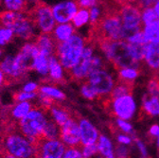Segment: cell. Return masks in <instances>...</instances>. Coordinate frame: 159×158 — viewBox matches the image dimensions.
I'll use <instances>...</instances> for the list:
<instances>
[{
	"label": "cell",
	"instance_id": "obj_17",
	"mask_svg": "<svg viewBox=\"0 0 159 158\" xmlns=\"http://www.w3.org/2000/svg\"><path fill=\"white\" fill-rule=\"evenodd\" d=\"M68 75L67 70L60 63L56 55H52L49 57V67L47 81L59 84L66 81V76Z\"/></svg>",
	"mask_w": 159,
	"mask_h": 158
},
{
	"label": "cell",
	"instance_id": "obj_28",
	"mask_svg": "<svg viewBox=\"0 0 159 158\" xmlns=\"http://www.w3.org/2000/svg\"><path fill=\"white\" fill-rule=\"evenodd\" d=\"M72 25L76 29H82L88 23H90V12L89 9L85 8H79L78 11L75 13L72 21Z\"/></svg>",
	"mask_w": 159,
	"mask_h": 158
},
{
	"label": "cell",
	"instance_id": "obj_49",
	"mask_svg": "<svg viewBox=\"0 0 159 158\" xmlns=\"http://www.w3.org/2000/svg\"><path fill=\"white\" fill-rule=\"evenodd\" d=\"M159 133V125L158 124H153L150 127L149 132H148V137L152 139V142L153 139H156V137Z\"/></svg>",
	"mask_w": 159,
	"mask_h": 158
},
{
	"label": "cell",
	"instance_id": "obj_51",
	"mask_svg": "<svg viewBox=\"0 0 159 158\" xmlns=\"http://www.w3.org/2000/svg\"><path fill=\"white\" fill-rule=\"evenodd\" d=\"M153 9H154V11H155V12H156V14H157V16H158V18H159V0L154 3Z\"/></svg>",
	"mask_w": 159,
	"mask_h": 158
},
{
	"label": "cell",
	"instance_id": "obj_25",
	"mask_svg": "<svg viewBox=\"0 0 159 158\" xmlns=\"http://www.w3.org/2000/svg\"><path fill=\"white\" fill-rule=\"evenodd\" d=\"M141 115L158 116L159 115V98L149 94H144L142 97V106H141Z\"/></svg>",
	"mask_w": 159,
	"mask_h": 158
},
{
	"label": "cell",
	"instance_id": "obj_32",
	"mask_svg": "<svg viewBox=\"0 0 159 158\" xmlns=\"http://www.w3.org/2000/svg\"><path fill=\"white\" fill-rule=\"evenodd\" d=\"M80 93H81V95L85 100H88V101H94V100H97V98H99L98 94L97 93L95 88L87 81H84L81 83Z\"/></svg>",
	"mask_w": 159,
	"mask_h": 158
},
{
	"label": "cell",
	"instance_id": "obj_30",
	"mask_svg": "<svg viewBox=\"0 0 159 158\" xmlns=\"http://www.w3.org/2000/svg\"><path fill=\"white\" fill-rule=\"evenodd\" d=\"M141 70L134 67H123L117 70L118 79L117 80H122L126 82H134L138 76L140 75Z\"/></svg>",
	"mask_w": 159,
	"mask_h": 158
},
{
	"label": "cell",
	"instance_id": "obj_16",
	"mask_svg": "<svg viewBox=\"0 0 159 158\" xmlns=\"http://www.w3.org/2000/svg\"><path fill=\"white\" fill-rule=\"evenodd\" d=\"M78 122L80 127V134H81V146L97 143L99 137V133L94 124L84 117H81Z\"/></svg>",
	"mask_w": 159,
	"mask_h": 158
},
{
	"label": "cell",
	"instance_id": "obj_18",
	"mask_svg": "<svg viewBox=\"0 0 159 158\" xmlns=\"http://www.w3.org/2000/svg\"><path fill=\"white\" fill-rule=\"evenodd\" d=\"M39 0H1L0 7L5 11L30 12L37 5Z\"/></svg>",
	"mask_w": 159,
	"mask_h": 158
},
{
	"label": "cell",
	"instance_id": "obj_9",
	"mask_svg": "<svg viewBox=\"0 0 159 158\" xmlns=\"http://www.w3.org/2000/svg\"><path fill=\"white\" fill-rule=\"evenodd\" d=\"M66 100V93L56 84L46 81L40 84L37 92L36 102L38 105L48 109L54 103H61Z\"/></svg>",
	"mask_w": 159,
	"mask_h": 158
},
{
	"label": "cell",
	"instance_id": "obj_3",
	"mask_svg": "<svg viewBox=\"0 0 159 158\" xmlns=\"http://www.w3.org/2000/svg\"><path fill=\"white\" fill-rule=\"evenodd\" d=\"M1 151L9 158L37 157V144L18 129L8 132L1 141Z\"/></svg>",
	"mask_w": 159,
	"mask_h": 158
},
{
	"label": "cell",
	"instance_id": "obj_46",
	"mask_svg": "<svg viewBox=\"0 0 159 158\" xmlns=\"http://www.w3.org/2000/svg\"><path fill=\"white\" fill-rule=\"evenodd\" d=\"M104 67V62L102 60V58L98 55H95L92 58L91 62V71L96 70V69H101Z\"/></svg>",
	"mask_w": 159,
	"mask_h": 158
},
{
	"label": "cell",
	"instance_id": "obj_37",
	"mask_svg": "<svg viewBox=\"0 0 159 158\" xmlns=\"http://www.w3.org/2000/svg\"><path fill=\"white\" fill-rule=\"evenodd\" d=\"M148 94L159 98V73L154 74L147 84Z\"/></svg>",
	"mask_w": 159,
	"mask_h": 158
},
{
	"label": "cell",
	"instance_id": "obj_8",
	"mask_svg": "<svg viewBox=\"0 0 159 158\" xmlns=\"http://www.w3.org/2000/svg\"><path fill=\"white\" fill-rule=\"evenodd\" d=\"M120 14L122 29H123V40H127L134 33L142 30V18L141 10L134 4H124L120 7Z\"/></svg>",
	"mask_w": 159,
	"mask_h": 158
},
{
	"label": "cell",
	"instance_id": "obj_42",
	"mask_svg": "<svg viewBox=\"0 0 159 158\" xmlns=\"http://www.w3.org/2000/svg\"><path fill=\"white\" fill-rule=\"evenodd\" d=\"M129 155H130V149H129L128 145L118 143L115 147V156L116 157L124 158V157H128Z\"/></svg>",
	"mask_w": 159,
	"mask_h": 158
},
{
	"label": "cell",
	"instance_id": "obj_19",
	"mask_svg": "<svg viewBox=\"0 0 159 158\" xmlns=\"http://www.w3.org/2000/svg\"><path fill=\"white\" fill-rule=\"evenodd\" d=\"M144 61L146 65L152 70L154 74L159 73V42L146 44Z\"/></svg>",
	"mask_w": 159,
	"mask_h": 158
},
{
	"label": "cell",
	"instance_id": "obj_12",
	"mask_svg": "<svg viewBox=\"0 0 159 158\" xmlns=\"http://www.w3.org/2000/svg\"><path fill=\"white\" fill-rule=\"evenodd\" d=\"M93 56H94V46L91 45L90 41H87L80 60L70 70L67 71L68 76L72 80L79 83L86 81L89 73L91 72V62Z\"/></svg>",
	"mask_w": 159,
	"mask_h": 158
},
{
	"label": "cell",
	"instance_id": "obj_56",
	"mask_svg": "<svg viewBox=\"0 0 159 158\" xmlns=\"http://www.w3.org/2000/svg\"><path fill=\"white\" fill-rule=\"evenodd\" d=\"M0 3H1V0H0Z\"/></svg>",
	"mask_w": 159,
	"mask_h": 158
},
{
	"label": "cell",
	"instance_id": "obj_43",
	"mask_svg": "<svg viewBox=\"0 0 159 158\" xmlns=\"http://www.w3.org/2000/svg\"><path fill=\"white\" fill-rule=\"evenodd\" d=\"M115 133L116 135V139L117 141V143L120 144H124V145H128L130 146L133 142V137L130 136V134L128 133H117L116 131L115 133H113V134Z\"/></svg>",
	"mask_w": 159,
	"mask_h": 158
},
{
	"label": "cell",
	"instance_id": "obj_2",
	"mask_svg": "<svg viewBox=\"0 0 159 158\" xmlns=\"http://www.w3.org/2000/svg\"><path fill=\"white\" fill-rule=\"evenodd\" d=\"M98 44L106 59L116 70L123 67H134L141 70V63L134 60L132 56L127 41L102 39Z\"/></svg>",
	"mask_w": 159,
	"mask_h": 158
},
{
	"label": "cell",
	"instance_id": "obj_1",
	"mask_svg": "<svg viewBox=\"0 0 159 158\" xmlns=\"http://www.w3.org/2000/svg\"><path fill=\"white\" fill-rule=\"evenodd\" d=\"M0 25L11 29L16 40L20 42L35 40L39 34L30 14L26 11L2 10L0 11Z\"/></svg>",
	"mask_w": 159,
	"mask_h": 158
},
{
	"label": "cell",
	"instance_id": "obj_15",
	"mask_svg": "<svg viewBox=\"0 0 159 158\" xmlns=\"http://www.w3.org/2000/svg\"><path fill=\"white\" fill-rule=\"evenodd\" d=\"M79 8V4L75 0H64L51 6L56 23L71 22Z\"/></svg>",
	"mask_w": 159,
	"mask_h": 158
},
{
	"label": "cell",
	"instance_id": "obj_20",
	"mask_svg": "<svg viewBox=\"0 0 159 158\" xmlns=\"http://www.w3.org/2000/svg\"><path fill=\"white\" fill-rule=\"evenodd\" d=\"M34 41L37 44L40 53H42L48 57L55 55L57 43L55 42L51 34L39 33Z\"/></svg>",
	"mask_w": 159,
	"mask_h": 158
},
{
	"label": "cell",
	"instance_id": "obj_36",
	"mask_svg": "<svg viewBox=\"0 0 159 158\" xmlns=\"http://www.w3.org/2000/svg\"><path fill=\"white\" fill-rule=\"evenodd\" d=\"M141 18H142V24L148 25L152 22L158 20V16L153 9V7H149L146 9L141 10Z\"/></svg>",
	"mask_w": 159,
	"mask_h": 158
},
{
	"label": "cell",
	"instance_id": "obj_39",
	"mask_svg": "<svg viewBox=\"0 0 159 158\" xmlns=\"http://www.w3.org/2000/svg\"><path fill=\"white\" fill-rule=\"evenodd\" d=\"M115 124L116 125V127L118 128L119 131H121V132H123L125 133H128V134H131V135L134 134L133 126L131 125V123L128 122V120H121V118L116 117L115 120Z\"/></svg>",
	"mask_w": 159,
	"mask_h": 158
},
{
	"label": "cell",
	"instance_id": "obj_50",
	"mask_svg": "<svg viewBox=\"0 0 159 158\" xmlns=\"http://www.w3.org/2000/svg\"><path fill=\"white\" fill-rule=\"evenodd\" d=\"M8 79L6 77V75L4 74V72L2 71V69L0 68V90H1L8 83Z\"/></svg>",
	"mask_w": 159,
	"mask_h": 158
},
{
	"label": "cell",
	"instance_id": "obj_6",
	"mask_svg": "<svg viewBox=\"0 0 159 158\" xmlns=\"http://www.w3.org/2000/svg\"><path fill=\"white\" fill-rule=\"evenodd\" d=\"M31 64L18 50L7 52L0 61V68L6 75L9 82H20L31 72Z\"/></svg>",
	"mask_w": 159,
	"mask_h": 158
},
{
	"label": "cell",
	"instance_id": "obj_34",
	"mask_svg": "<svg viewBox=\"0 0 159 158\" xmlns=\"http://www.w3.org/2000/svg\"><path fill=\"white\" fill-rule=\"evenodd\" d=\"M89 12H90V25L91 26H95L98 23V21L101 20L102 14H103V8L102 3L98 4V2L94 5L93 7H91L89 9Z\"/></svg>",
	"mask_w": 159,
	"mask_h": 158
},
{
	"label": "cell",
	"instance_id": "obj_33",
	"mask_svg": "<svg viewBox=\"0 0 159 158\" xmlns=\"http://www.w3.org/2000/svg\"><path fill=\"white\" fill-rule=\"evenodd\" d=\"M128 45H129L131 54L134 57V60H136L139 63H141L142 61H144L146 44H132V43H128Z\"/></svg>",
	"mask_w": 159,
	"mask_h": 158
},
{
	"label": "cell",
	"instance_id": "obj_48",
	"mask_svg": "<svg viewBox=\"0 0 159 158\" xmlns=\"http://www.w3.org/2000/svg\"><path fill=\"white\" fill-rule=\"evenodd\" d=\"M80 8H85V9H90L94 5H96L98 0H77Z\"/></svg>",
	"mask_w": 159,
	"mask_h": 158
},
{
	"label": "cell",
	"instance_id": "obj_40",
	"mask_svg": "<svg viewBox=\"0 0 159 158\" xmlns=\"http://www.w3.org/2000/svg\"><path fill=\"white\" fill-rule=\"evenodd\" d=\"M82 152H83V157L84 158H90V157H94L98 155V149L97 143L82 146Z\"/></svg>",
	"mask_w": 159,
	"mask_h": 158
},
{
	"label": "cell",
	"instance_id": "obj_23",
	"mask_svg": "<svg viewBox=\"0 0 159 158\" xmlns=\"http://www.w3.org/2000/svg\"><path fill=\"white\" fill-rule=\"evenodd\" d=\"M75 33H76V29L74 28L71 22L57 23L51 32V35L55 40V42L58 44V43H62V42L68 40V39L71 38Z\"/></svg>",
	"mask_w": 159,
	"mask_h": 158
},
{
	"label": "cell",
	"instance_id": "obj_31",
	"mask_svg": "<svg viewBox=\"0 0 159 158\" xmlns=\"http://www.w3.org/2000/svg\"><path fill=\"white\" fill-rule=\"evenodd\" d=\"M44 138H49V139H54V138L60 137V125H58L55 121L52 120H48L44 131L43 135Z\"/></svg>",
	"mask_w": 159,
	"mask_h": 158
},
{
	"label": "cell",
	"instance_id": "obj_21",
	"mask_svg": "<svg viewBox=\"0 0 159 158\" xmlns=\"http://www.w3.org/2000/svg\"><path fill=\"white\" fill-rule=\"evenodd\" d=\"M48 67H49V57L39 53L31 63V72L35 73L37 77L41 80L47 81L48 74Z\"/></svg>",
	"mask_w": 159,
	"mask_h": 158
},
{
	"label": "cell",
	"instance_id": "obj_11",
	"mask_svg": "<svg viewBox=\"0 0 159 158\" xmlns=\"http://www.w3.org/2000/svg\"><path fill=\"white\" fill-rule=\"evenodd\" d=\"M86 81L95 88L99 98L108 97L116 84L113 76L104 68L91 71Z\"/></svg>",
	"mask_w": 159,
	"mask_h": 158
},
{
	"label": "cell",
	"instance_id": "obj_38",
	"mask_svg": "<svg viewBox=\"0 0 159 158\" xmlns=\"http://www.w3.org/2000/svg\"><path fill=\"white\" fill-rule=\"evenodd\" d=\"M40 84L38 81L33 80V79H29V80H26L25 82H23V84L20 86V89L23 91H27V92H30V93H37L40 87Z\"/></svg>",
	"mask_w": 159,
	"mask_h": 158
},
{
	"label": "cell",
	"instance_id": "obj_22",
	"mask_svg": "<svg viewBox=\"0 0 159 158\" xmlns=\"http://www.w3.org/2000/svg\"><path fill=\"white\" fill-rule=\"evenodd\" d=\"M33 106L34 102H15L10 108L9 116L13 122L17 123L30 113Z\"/></svg>",
	"mask_w": 159,
	"mask_h": 158
},
{
	"label": "cell",
	"instance_id": "obj_29",
	"mask_svg": "<svg viewBox=\"0 0 159 158\" xmlns=\"http://www.w3.org/2000/svg\"><path fill=\"white\" fill-rule=\"evenodd\" d=\"M16 40L13 30L6 26L0 25V47L4 49L10 47Z\"/></svg>",
	"mask_w": 159,
	"mask_h": 158
},
{
	"label": "cell",
	"instance_id": "obj_13",
	"mask_svg": "<svg viewBox=\"0 0 159 158\" xmlns=\"http://www.w3.org/2000/svg\"><path fill=\"white\" fill-rule=\"evenodd\" d=\"M37 157L41 158H62L64 157L66 146L60 138L42 137L37 143Z\"/></svg>",
	"mask_w": 159,
	"mask_h": 158
},
{
	"label": "cell",
	"instance_id": "obj_52",
	"mask_svg": "<svg viewBox=\"0 0 159 158\" xmlns=\"http://www.w3.org/2000/svg\"><path fill=\"white\" fill-rule=\"evenodd\" d=\"M4 54H5L4 48H3V47H0V61H1V60H2V58H3Z\"/></svg>",
	"mask_w": 159,
	"mask_h": 158
},
{
	"label": "cell",
	"instance_id": "obj_35",
	"mask_svg": "<svg viewBox=\"0 0 159 158\" xmlns=\"http://www.w3.org/2000/svg\"><path fill=\"white\" fill-rule=\"evenodd\" d=\"M13 98L15 102H36L37 100V93H30L27 91H23L19 89L14 93Z\"/></svg>",
	"mask_w": 159,
	"mask_h": 158
},
{
	"label": "cell",
	"instance_id": "obj_5",
	"mask_svg": "<svg viewBox=\"0 0 159 158\" xmlns=\"http://www.w3.org/2000/svg\"><path fill=\"white\" fill-rule=\"evenodd\" d=\"M86 43V39L82 34L76 32L68 40L57 44L55 55L67 71L78 63Z\"/></svg>",
	"mask_w": 159,
	"mask_h": 158
},
{
	"label": "cell",
	"instance_id": "obj_44",
	"mask_svg": "<svg viewBox=\"0 0 159 158\" xmlns=\"http://www.w3.org/2000/svg\"><path fill=\"white\" fill-rule=\"evenodd\" d=\"M126 41L128 43H132V44H147L145 41V38H144L143 30H139V31L134 33L129 38H127Z\"/></svg>",
	"mask_w": 159,
	"mask_h": 158
},
{
	"label": "cell",
	"instance_id": "obj_45",
	"mask_svg": "<svg viewBox=\"0 0 159 158\" xmlns=\"http://www.w3.org/2000/svg\"><path fill=\"white\" fill-rule=\"evenodd\" d=\"M132 137H133V140H134V142L135 143V145H136V147H137L139 152H140L141 157H148V156H149V152H148L147 146L144 144V142L141 141L140 139H139V138H137L136 135H135V133L133 134Z\"/></svg>",
	"mask_w": 159,
	"mask_h": 158
},
{
	"label": "cell",
	"instance_id": "obj_47",
	"mask_svg": "<svg viewBox=\"0 0 159 158\" xmlns=\"http://www.w3.org/2000/svg\"><path fill=\"white\" fill-rule=\"evenodd\" d=\"M154 3L155 0H137L135 2V5L140 10H143L149 7H153Z\"/></svg>",
	"mask_w": 159,
	"mask_h": 158
},
{
	"label": "cell",
	"instance_id": "obj_53",
	"mask_svg": "<svg viewBox=\"0 0 159 158\" xmlns=\"http://www.w3.org/2000/svg\"><path fill=\"white\" fill-rule=\"evenodd\" d=\"M125 1H126V3L128 4H134V3H135L136 1H137V0H125Z\"/></svg>",
	"mask_w": 159,
	"mask_h": 158
},
{
	"label": "cell",
	"instance_id": "obj_26",
	"mask_svg": "<svg viewBox=\"0 0 159 158\" xmlns=\"http://www.w3.org/2000/svg\"><path fill=\"white\" fill-rule=\"evenodd\" d=\"M98 153L102 157L114 158L115 156V147L110 138L105 134H99L98 140L97 142Z\"/></svg>",
	"mask_w": 159,
	"mask_h": 158
},
{
	"label": "cell",
	"instance_id": "obj_41",
	"mask_svg": "<svg viewBox=\"0 0 159 158\" xmlns=\"http://www.w3.org/2000/svg\"><path fill=\"white\" fill-rule=\"evenodd\" d=\"M64 157L65 158H83L82 148H80V146L66 147Z\"/></svg>",
	"mask_w": 159,
	"mask_h": 158
},
{
	"label": "cell",
	"instance_id": "obj_55",
	"mask_svg": "<svg viewBox=\"0 0 159 158\" xmlns=\"http://www.w3.org/2000/svg\"><path fill=\"white\" fill-rule=\"evenodd\" d=\"M0 151H1V142H0Z\"/></svg>",
	"mask_w": 159,
	"mask_h": 158
},
{
	"label": "cell",
	"instance_id": "obj_7",
	"mask_svg": "<svg viewBox=\"0 0 159 158\" xmlns=\"http://www.w3.org/2000/svg\"><path fill=\"white\" fill-rule=\"evenodd\" d=\"M103 98L104 107L112 115L125 120H130L134 117L136 112V103L132 94L115 98H110L108 96Z\"/></svg>",
	"mask_w": 159,
	"mask_h": 158
},
{
	"label": "cell",
	"instance_id": "obj_14",
	"mask_svg": "<svg viewBox=\"0 0 159 158\" xmlns=\"http://www.w3.org/2000/svg\"><path fill=\"white\" fill-rule=\"evenodd\" d=\"M60 139L66 147L81 146V134H80L79 122L76 118L70 117L69 120L60 126Z\"/></svg>",
	"mask_w": 159,
	"mask_h": 158
},
{
	"label": "cell",
	"instance_id": "obj_57",
	"mask_svg": "<svg viewBox=\"0 0 159 158\" xmlns=\"http://www.w3.org/2000/svg\"><path fill=\"white\" fill-rule=\"evenodd\" d=\"M0 124H1V123H0Z\"/></svg>",
	"mask_w": 159,
	"mask_h": 158
},
{
	"label": "cell",
	"instance_id": "obj_27",
	"mask_svg": "<svg viewBox=\"0 0 159 158\" xmlns=\"http://www.w3.org/2000/svg\"><path fill=\"white\" fill-rule=\"evenodd\" d=\"M134 88V82H126L122 80H117L112 92L109 95L110 98H115L125 95H133Z\"/></svg>",
	"mask_w": 159,
	"mask_h": 158
},
{
	"label": "cell",
	"instance_id": "obj_54",
	"mask_svg": "<svg viewBox=\"0 0 159 158\" xmlns=\"http://www.w3.org/2000/svg\"><path fill=\"white\" fill-rule=\"evenodd\" d=\"M156 147H157L158 150H159V133H158V135H157V137H156Z\"/></svg>",
	"mask_w": 159,
	"mask_h": 158
},
{
	"label": "cell",
	"instance_id": "obj_24",
	"mask_svg": "<svg viewBox=\"0 0 159 158\" xmlns=\"http://www.w3.org/2000/svg\"><path fill=\"white\" fill-rule=\"evenodd\" d=\"M47 110L50 120L55 121L60 126L65 124L70 117H72L70 111L65 106H63L61 103H54Z\"/></svg>",
	"mask_w": 159,
	"mask_h": 158
},
{
	"label": "cell",
	"instance_id": "obj_10",
	"mask_svg": "<svg viewBox=\"0 0 159 158\" xmlns=\"http://www.w3.org/2000/svg\"><path fill=\"white\" fill-rule=\"evenodd\" d=\"M30 14L39 33L51 34L57 23L55 21L50 6L44 3H39L30 12Z\"/></svg>",
	"mask_w": 159,
	"mask_h": 158
},
{
	"label": "cell",
	"instance_id": "obj_4",
	"mask_svg": "<svg viewBox=\"0 0 159 158\" xmlns=\"http://www.w3.org/2000/svg\"><path fill=\"white\" fill-rule=\"evenodd\" d=\"M48 120V110L36 104L25 117L17 122V129L31 141L37 143L42 138L43 131Z\"/></svg>",
	"mask_w": 159,
	"mask_h": 158
}]
</instances>
